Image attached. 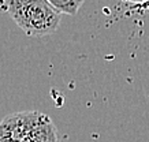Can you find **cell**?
Here are the masks:
<instances>
[{
    "label": "cell",
    "mask_w": 149,
    "mask_h": 142,
    "mask_svg": "<svg viewBox=\"0 0 149 142\" xmlns=\"http://www.w3.org/2000/svg\"><path fill=\"white\" fill-rule=\"evenodd\" d=\"M13 21L29 37L49 36L60 25V12L48 0H3Z\"/></svg>",
    "instance_id": "obj_1"
},
{
    "label": "cell",
    "mask_w": 149,
    "mask_h": 142,
    "mask_svg": "<svg viewBox=\"0 0 149 142\" xmlns=\"http://www.w3.org/2000/svg\"><path fill=\"white\" fill-rule=\"evenodd\" d=\"M60 14L75 15L85 0H48Z\"/></svg>",
    "instance_id": "obj_2"
},
{
    "label": "cell",
    "mask_w": 149,
    "mask_h": 142,
    "mask_svg": "<svg viewBox=\"0 0 149 142\" xmlns=\"http://www.w3.org/2000/svg\"><path fill=\"white\" fill-rule=\"evenodd\" d=\"M123 1H129V3H146L149 0H123Z\"/></svg>",
    "instance_id": "obj_3"
},
{
    "label": "cell",
    "mask_w": 149,
    "mask_h": 142,
    "mask_svg": "<svg viewBox=\"0 0 149 142\" xmlns=\"http://www.w3.org/2000/svg\"><path fill=\"white\" fill-rule=\"evenodd\" d=\"M148 3H149V1H148ZM148 8H149V6H148Z\"/></svg>",
    "instance_id": "obj_4"
}]
</instances>
